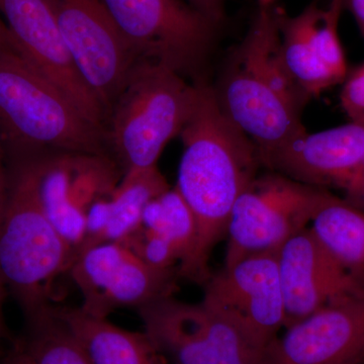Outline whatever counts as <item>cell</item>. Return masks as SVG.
<instances>
[{"label": "cell", "instance_id": "1", "mask_svg": "<svg viewBox=\"0 0 364 364\" xmlns=\"http://www.w3.org/2000/svg\"><path fill=\"white\" fill-rule=\"evenodd\" d=\"M198 97L182 129L183 152L176 188L193 212L198 230L195 252L179 277L205 284L210 254L226 238L237 198L259 174V151L222 112L213 86L196 81Z\"/></svg>", "mask_w": 364, "mask_h": 364}, {"label": "cell", "instance_id": "2", "mask_svg": "<svg viewBox=\"0 0 364 364\" xmlns=\"http://www.w3.org/2000/svg\"><path fill=\"white\" fill-rule=\"evenodd\" d=\"M75 258L43 210L31 161L14 179L0 217V286L32 323L54 309L56 280Z\"/></svg>", "mask_w": 364, "mask_h": 364}, {"label": "cell", "instance_id": "3", "mask_svg": "<svg viewBox=\"0 0 364 364\" xmlns=\"http://www.w3.org/2000/svg\"><path fill=\"white\" fill-rule=\"evenodd\" d=\"M0 131L28 150L107 156V132L14 51H0Z\"/></svg>", "mask_w": 364, "mask_h": 364}, {"label": "cell", "instance_id": "4", "mask_svg": "<svg viewBox=\"0 0 364 364\" xmlns=\"http://www.w3.org/2000/svg\"><path fill=\"white\" fill-rule=\"evenodd\" d=\"M196 97V81L155 62H136L107 123L109 146L124 172L157 166L165 146L181 135Z\"/></svg>", "mask_w": 364, "mask_h": 364}, {"label": "cell", "instance_id": "5", "mask_svg": "<svg viewBox=\"0 0 364 364\" xmlns=\"http://www.w3.org/2000/svg\"><path fill=\"white\" fill-rule=\"evenodd\" d=\"M138 60L155 62L184 78L200 72L220 25L186 0H100Z\"/></svg>", "mask_w": 364, "mask_h": 364}, {"label": "cell", "instance_id": "6", "mask_svg": "<svg viewBox=\"0 0 364 364\" xmlns=\"http://www.w3.org/2000/svg\"><path fill=\"white\" fill-rule=\"evenodd\" d=\"M139 313L144 333L173 364H264L267 348L203 301L167 296Z\"/></svg>", "mask_w": 364, "mask_h": 364}, {"label": "cell", "instance_id": "7", "mask_svg": "<svg viewBox=\"0 0 364 364\" xmlns=\"http://www.w3.org/2000/svg\"><path fill=\"white\" fill-rule=\"evenodd\" d=\"M326 191L272 170L258 174L232 208L224 267L253 254L279 251L310 226Z\"/></svg>", "mask_w": 364, "mask_h": 364}, {"label": "cell", "instance_id": "8", "mask_svg": "<svg viewBox=\"0 0 364 364\" xmlns=\"http://www.w3.org/2000/svg\"><path fill=\"white\" fill-rule=\"evenodd\" d=\"M62 39L107 117L138 58L100 0H46Z\"/></svg>", "mask_w": 364, "mask_h": 364}, {"label": "cell", "instance_id": "9", "mask_svg": "<svg viewBox=\"0 0 364 364\" xmlns=\"http://www.w3.org/2000/svg\"><path fill=\"white\" fill-rule=\"evenodd\" d=\"M83 298L80 310L107 318L114 310L136 308L172 296L177 269H158L119 242L98 244L78 254L69 270Z\"/></svg>", "mask_w": 364, "mask_h": 364}, {"label": "cell", "instance_id": "10", "mask_svg": "<svg viewBox=\"0 0 364 364\" xmlns=\"http://www.w3.org/2000/svg\"><path fill=\"white\" fill-rule=\"evenodd\" d=\"M32 164L43 210L77 256L88 210L121 179L116 166L105 155L77 153H52Z\"/></svg>", "mask_w": 364, "mask_h": 364}, {"label": "cell", "instance_id": "11", "mask_svg": "<svg viewBox=\"0 0 364 364\" xmlns=\"http://www.w3.org/2000/svg\"><path fill=\"white\" fill-rule=\"evenodd\" d=\"M203 303L240 326L263 347L286 325L277 251L253 254L210 275Z\"/></svg>", "mask_w": 364, "mask_h": 364}, {"label": "cell", "instance_id": "12", "mask_svg": "<svg viewBox=\"0 0 364 364\" xmlns=\"http://www.w3.org/2000/svg\"><path fill=\"white\" fill-rule=\"evenodd\" d=\"M264 364H364V284L287 328Z\"/></svg>", "mask_w": 364, "mask_h": 364}, {"label": "cell", "instance_id": "13", "mask_svg": "<svg viewBox=\"0 0 364 364\" xmlns=\"http://www.w3.org/2000/svg\"><path fill=\"white\" fill-rule=\"evenodd\" d=\"M0 16L21 56L54 83L90 122L107 132V111L76 68L48 2L0 0Z\"/></svg>", "mask_w": 364, "mask_h": 364}, {"label": "cell", "instance_id": "14", "mask_svg": "<svg viewBox=\"0 0 364 364\" xmlns=\"http://www.w3.org/2000/svg\"><path fill=\"white\" fill-rule=\"evenodd\" d=\"M213 90L225 116L259 151L262 165L273 152L306 131L301 112L234 53Z\"/></svg>", "mask_w": 364, "mask_h": 364}, {"label": "cell", "instance_id": "15", "mask_svg": "<svg viewBox=\"0 0 364 364\" xmlns=\"http://www.w3.org/2000/svg\"><path fill=\"white\" fill-rule=\"evenodd\" d=\"M277 261L286 310L284 329L364 284V277L340 263L310 226L279 249Z\"/></svg>", "mask_w": 364, "mask_h": 364}, {"label": "cell", "instance_id": "16", "mask_svg": "<svg viewBox=\"0 0 364 364\" xmlns=\"http://www.w3.org/2000/svg\"><path fill=\"white\" fill-rule=\"evenodd\" d=\"M364 157V124L304 132L273 152L263 166L314 188L346 191Z\"/></svg>", "mask_w": 364, "mask_h": 364}, {"label": "cell", "instance_id": "17", "mask_svg": "<svg viewBox=\"0 0 364 364\" xmlns=\"http://www.w3.org/2000/svg\"><path fill=\"white\" fill-rule=\"evenodd\" d=\"M169 188L157 166L124 172L111 193L88 210L85 239L77 255L98 244L122 243L128 239L141 227L148 203Z\"/></svg>", "mask_w": 364, "mask_h": 364}, {"label": "cell", "instance_id": "18", "mask_svg": "<svg viewBox=\"0 0 364 364\" xmlns=\"http://www.w3.org/2000/svg\"><path fill=\"white\" fill-rule=\"evenodd\" d=\"M93 364H164L145 333L128 331L79 309H54Z\"/></svg>", "mask_w": 364, "mask_h": 364}, {"label": "cell", "instance_id": "19", "mask_svg": "<svg viewBox=\"0 0 364 364\" xmlns=\"http://www.w3.org/2000/svg\"><path fill=\"white\" fill-rule=\"evenodd\" d=\"M323 13L324 9L316 1L294 16L279 9L280 46L284 63L296 85L310 98L340 85L318 56L314 40Z\"/></svg>", "mask_w": 364, "mask_h": 364}, {"label": "cell", "instance_id": "20", "mask_svg": "<svg viewBox=\"0 0 364 364\" xmlns=\"http://www.w3.org/2000/svg\"><path fill=\"white\" fill-rule=\"evenodd\" d=\"M310 228L340 263L364 277V210L326 191Z\"/></svg>", "mask_w": 364, "mask_h": 364}, {"label": "cell", "instance_id": "21", "mask_svg": "<svg viewBox=\"0 0 364 364\" xmlns=\"http://www.w3.org/2000/svg\"><path fill=\"white\" fill-rule=\"evenodd\" d=\"M140 228L176 251L179 257V277L195 252L198 230L193 212L176 186L166 189L148 203Z\"/></svg>", "mask_w": 364, "mask_h": 364}, {"label": "cell", "instance_id": "22", "mask_svg": "<svg viewBox=\"0 0 364 364\" xmlns=\"http://www.w3.org/2000/svg\"><path fill=\"white\" fill-rule=\"evenodd\" d=\"M54 309L31 323L32 336L23 350L26 355L33 364H93Z\"/></svg>", "mask_w": 364, "mask_h": 364}, {"label": "cell", "instance_id": "23", "mask_svg": "<svg viewBox=\"0 0 364 364\" xmlns=\"http://www.w3.org/2000/svg\"><path fill=\"white\" fill-rule=\"evenodd\" d=\"M341 85L342 109L351 122L364 124V62L349 69Z\"/></svg>", "mask_w": 364, "mask_h": 364}, {"label": "cell", "instance_id": "24", "mask_svg": "<svg viewBox=\"0 0 364 364\" xmlns=\"http://www.w3.org/2000/svg\"><path fill=\"white\" fill-rule=\"evenodd\" d=\"M191 6L221 26L225 18V0H186Z\"/></svg>", "mask_w": 364, "mask_h": 364}, {"label": "cell", "instance_id": "25", "mask_svg": "<svg viewBox=\"0 0 364 364\" xmlns=\"http://www.w3.org/2000/svg\"><path fill=\"white\" fill-rule=\"evenodd\" d=\"M344 193L348 202L364 210V157L358 173Z\"/></svg>", "mask_w": 364, "mask_h": 364}, {"label": "cell", "instance_id": "26", "mask_svg": "<svg viewBox=\"0 0 364 364\" xmlns=\"http://www.w3.org/2000/svg\"><path fill=\"white\" fill-rule=\"evenodd\" d=\"M343 6L353 16L364 41V0H344Z\"/></svg>", "mask_w": 364, "mask_h": 364}, {"label": "cell", "instance_id": "27", "mask_svg": "<svg viewBox=\"0 0 364 364\" xmlns=\"http://www.w3.org/2000/svg\"><path fill=\"white\" fill-rule=\"evenodd\" d=\"M0 51H14L20 54L13 35L9 32L6 23L0 16ZM21 55V54H20Z\"/></svg>", "mask_w": 364, "mask_h": 364}, {"label": "cell", "instance_id": "28", "mask_svg": "<svg viewBox=\"0 0 364 364\" xmlns=\"http://www.w3.org/2000/svg\"><path fill=\"white\" fill-rule=\"evenodd\" d=\"M7 364H33L28 356L26 355L25 351H21L20 353L16 354L14 358Z\"/></svg>", "mask_w": 364, "mask_h": 364}, {"label": "cell", "instance_id": "29", "mask_svg": "<svg viewBox=\"0 0 364 364\" xmlns=\"http://www.w3.org/2000/svg\"><path fill=\"white\" fill-rule=\"evenodd\" d=\"M7 193L4 189V179H2L1 167H0V217L4 212V205H6Z\"/></svg>", "mask_w": 364, "mask_h": 364}, {"label": "cell", "instance_id": "30", "mask_svg": "<svg viewBox=\"0 0 364 364\" xmlns=\"http://www.w3.org/2000/svg\"><path fill=\"white\" fill-rule=\"evenodd\" d=\"M343 1L344 0H331V2H330L329 4V7L330 9H333V11L336 9V11H339V13H343Z\"/></svg>", "mask_w": 364, "mask_h": 364}, {"label": "cell", "instance_id": "31", "mask_svg": "<svg viewBox=\"0 0 364 364\" xmlns=\"http://www.w3.org/2000/svg\"><path fill=\"white\" fill-rule=\"evenodd\" d=\"M4 291L2 287L0 286V335H1L2 329H4V323H2V314H1V301L4 296Z\"/></svg>", "mask_w": 364, "mask_h": 364}, {"label": "cell", "instance_id": "32", "mask_svg": "<svg viewBox=\"0 0 364 364\" xmlns=\"http://www.w3.org/2000/svg\"><path fill=\"white\" fill-rule=\"evenodd\" d=\"M273 2H274V0H258V4H259V6H273Z\"/></svg>", "mask_w": 364, "mask_h": 364}]
</instances>
